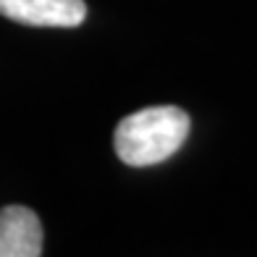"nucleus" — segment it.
<instances>
[{
	"instance_id": "obj_1",
	"label": "nucleus",
	"mask_w": 257,
	"mask_h": 257,
	"mask_svg": "<svg viewBox=\"0 0 257 257\" xmlns=\"http://www.w3.org/2000/svg\"><path fill=\"white\" fill-rule=\"evenodd\" d=\"M189 115L176 105L142 108L118 123L113 134V147L126 166L145 168L158 166L176 155L189 137Z\"/></svg>"
},
{
	"instance_id": "obj_2",
	"label": "nucleus",
	"mask_w": 257,
	"mask_h": 257,
	"mask_svg": "<svg viewBox=\"0 0 257 257\" xmlns=\"http://www.w3.org/2000/svg\"><path fill=\"white\" fill-rule=\"evenodd\" d=\"M0 16L27 27L71 29L87 19L84 0H0Z\"/></svg>"
},
{
	"instance_id": "obj_3",
	"label": "nucleus",
	"mask_w": 257,
	"mask_h": 257,
	"mask_svg": "<svg viewBox=\"0 0 257 257\" xmlns=\"http://www.w3.org/2000/svg\"><path fill=\"white\" fill-rule=\"evenodd\" d=\"M42 223L34 210L6 205L0 210V257H40Z\"/></svg>"
}]
</instances>
